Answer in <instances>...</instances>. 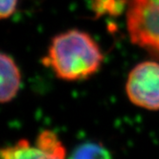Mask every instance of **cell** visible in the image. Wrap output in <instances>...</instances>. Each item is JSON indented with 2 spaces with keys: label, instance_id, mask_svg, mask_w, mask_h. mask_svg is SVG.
I'll return each instance as SVG.
<instances>
[{
  "label": "cell",
  "instance_id": "6da1fadb",
  "mask_svg": "<svg viewBox=\"0 0 159 159\" xmlns=\"http://www.w3.org/2000/svg\"><path fill=\"white\" fill-rule=\"evenodd\" d=\"M41 62L62 81L79 82L100 70L104 55L89 34L72 29L52 39L47 55Z\"/></svg>",
  "mask_w": 159,
  "mask_h": 159
},
{
  "label": "cell",
  "instance_id": "7a4b0ae2",
  "mask_svg": "<svg viewBox=\"0 0 159 159\" xmlns=\"http://www.w3.org/2000/svg\"><path fill=\"white\" fill-rule=\"evenodd\" d=\"M127 29L133 44L159 60V0H130Z\"/></svg>",
  "mask_w": 159,
  "mask_h": 159
},
{
  "label": "cell",
  "instance_id": "3957f363",
  "mask_svg": "<svg viewBox=\"0 0 159 159\" xmlns=\"http://www.w3.org/2000/svg\"><path fill=\"white\" fill-rule=\"evenodd\" d=\"M126 93L133 105L159 110V62L146 61L135 65L128 76Z\"/></svg>",
  "mask_w": 159,
  "mask_h": 159
},
{
  "label": "cell",
  "instance_id": "277c9868",
  "mask_svg": "<svg viewBox=\"0 0 159 159\" xmlns=\"http://www.w3.org/2000/svg\"><path fill=\"white\" fill-rule=\"evenodd\" d=\"M66 150L54 131L42 130L34 144L27 139L3 148L0 159H65Z\"/></svg>",
  "mask_w": 159,
  "mask_h": 159
},
{
  "label": "cell",
  "instance_id": "5b68a950",
  "mask_svg": "<svg viewBox=\"0 0 159 159\" xmlns=\"http://www.w3.org/2000/svg\"><path fill=\"white\" fill-rule=\"evenodd\" d=\"M0 101L2 104L12 102L17 95L21 85V73L15 60L10 55L0 56Z\"/></svg>",
  "mask_w": 159,
  "mask_h": 159
},
{
  "label": "cell",
  "instance_id": "8992f818",
  "mask_svg": "<svg viewBox=\"0 0 159 159\" xmlns=\"http://www.w3.org/2000/svg\"><path fill=\"white\" fill-rule=\"evenodd\" d=\"M68 159H112V156L103 144L86 142L76 147Z\"/></svg>",
  "mask_w": 159,
  "mask_h": 159
},
{
  "label": "cell",
  "instance_id": "52a82bcc",
  "mask_svg": "<svg viewBox=\"0 0 159 159\" xmlns=\"http://www.w3.org/2000/svg\"><path fill=\"white\" fill-rule=\"evenodd\" d=\"M118 6L116 0H94L93 10L98 15H104V14H110L115 15L121 12L120 7Z\"/></svg>",
  "mask_w": 159,
  "mask_h": 159
},
{
  "label": "cell",
  "instance_id": "ba28073f",
  "mask_svg": "<svg viewBox=\"0 0 159 159\" xmlns=\"http://www.w3.org/2000/svg\"><path fill=\"white\" fill-rule=\"evenodd\" d=\"M17 0H1L0 3V17L2 19L11 17L16 12Z\"/></svg>",
  "mask_w": 159,
  "mask_h": 159
}]
</instances>
